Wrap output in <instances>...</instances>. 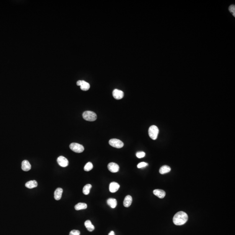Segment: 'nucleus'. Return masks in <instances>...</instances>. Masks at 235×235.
I'll list each match as a JSON object with an SVG mask.
<instances>
[{
  "label": "nucleus",
  "instance_id": "obj_1",
  "mask_svg": "<svg viewBox=\"0 0 235 235\" xmlns=\"http://www.w3.org/2000/svg\"><path fill=\"white\" fill-rule=\"evenodd\" d=\"M188 219V216L187 214L180 211L176 213L173 218V222L175 225L181 226L186 223Z\"/></svg>",
  "mask_w": 235,
  "mask_h": 235
},
{
  "label": "nucleus",
  "instance_id": "obj_2",
  "mask_svg": "<svg viewBox=\"0 0 235 235\" xmlns=\"http://www.w3.org/2000/svg\"><path fill=\"white\" fill-rule=\"evenodd\" d=\"M83 118L87 121H93L96 120V114L92 111H85L82 114Z\"/></svg>",
  "mask_w": 235,
  "mask_h": 235
},
{
  "label": "nucleus",
  "instance_id": "obj_3",
  "mask_svg": "<svg viewBox=\"0 0 235 235\" xmlns=\"http://www.w3.org/2000/svg\"><path fill=\"white\" fill-rule=\"evenodd\" d=\"M159 130L158 127L155 126H152L149 129V137L153 140H155L158 137Z\"/></svg>",
  "mask_w": 235,
  "mask_h": 235
},
{
  "label": "nucleus",
  "instance_id": "obj_4",
  "mask_svg": "<svg viewBox=\"0 0 235 235\" xmlns=\"http://www.w3.org/2000/svg\"><path fill=\"white\" fill-rule=\"evenodd\" d=\"M69 147L72 151L76 153H82L84 151V146L79 143H71Z\"/></svg>",
  "mask_w": 235,
  "mask_h": 235
},
{
  "label": "nucleus",
  "instance_id": "obj_5",
  "mask_svg": "<svg viewBox=\"0 0 235 235\" xmlns=\"http://www.w3.org/2000/svg\"><path fill=\"white\" fill-rule=\"evenodd\" d=\"M109 144L111 146L117 149H120L124 146V143L118 139H111L109 141Z\"/></svg>",
  "mask_w": 235,
  "mask_h": 235
},
{
  "label": "nucleus",
  "instance_id": "obj_6",
  "mask_svg": "<svg viewBox=\"0 0 235 235\" xmlns=\"http://www.w3.org/2000/svg\"><path fill=\"white\" fill-rule=\"evenodd\" d=\"M77 86H80L81 89L82 90L88 91L90 88V85L88 83L85 82V81L79 80L77 82Z\"/></svg>",
  "mask_w": 235,
  "mask_h": 235
},
{
  "label": "nucleus",
  "instance_id": "obj_7",
  "mask_svg": "<svg viewBox=\"0 0 235 235\" xmlns=\"http://www.w3.org/2000/svg\"><path fill=\"white\" fill-rule=\"evenodd\" d=\"M57 162L59 165L62 167H65L69 165V161L63 156H59L57 159Z\"/></svg>",
  "mask_w": 235,
  "mask_h": 235
},
{
  "label": "nucleus",
  "instance_id": "obj_8",
  "mask_svg": "<svg viewBox=\"0 0 235 235\" xmlns=\"http://www.w3.org/2000/svg\"><path fill=\"white\" fill-rule=\"evenodd\" d=\"M113 97L116 99H121L124 97V92L118 89H114L113 91Z\"/></svg>",
  "mask_w": 235,
  "mask_h": 235
},
{
  "label": "nucleus",
  "instance_id": "obj_9",
  "mask_svg": "<svg viewBox=\"0 0 235 235\" xmlns=\"http://www.w3.org/2000/svg\"><path fill=\"white\" fill-rule=\"evenodd\" d=\"M108 170L113 173L118 172L119 170V167L117 164L114 162H110L108 165Z\"/></svg>",
  "mask_w": 235,
  "mask_h": 235
},
{
  "label": "nucleus",
  "instance_id": "obj_10",
  "mask_svg": "<svg viewBox=\"0 0 235 235\" xmlns=\"http://www.w3.org/2000/svg\"><path fill=\"white\" fill-rule=\"evenodd\" d=\"M120 188V185L116 182H112L110 184L109 190L112 193H115Z\"/></svg>",
  "mask_w": 235,
  "mask_h": 235
},
{
  "label": "nucleus",
  "instance_id": "obj_11",
  "mask_svg": "<svg viewBox=\"0 0 235 235\" xmlns=\"http://www.w3.org/2000/svg\"><path fill=\"white\" fill-rule=\"evenodd\" d=\"M21 169L24 171H28L31 169V165L28 160H24L21 164Z\"/></svg>",
  "mask_w": 235,
  "mask_h": 235
},
{
  "label": "nucleus",
  "instance_id": "obj_12",
  "mask_svg": "<svg viewBox=\"0 0 235 235\" xmlns=\"http://www.w3.org/2000/svg\"><path fill=\"white\" fill-rule=\"evenodd\" d=\"M63 193V189L61 188H58L54 192V197L56 200H60L61 199Z\"/></svg>",
  "mask_w": 235,
  "mask_h": 235
},
{
  "label": "nucleus",
  "instance_id": "obj_13",
  "mask_svg": "<svg viewBox=\"0 0 235 235\" xmlns=\"http://www.w3.org/2000/svg\"><path fill=\"white\" fill-rule=\"evenodd\" d=\"M154 194L160 199L164 198L165 196V192L162 189H155L153 191Z\"/></svg>",
  "mask_w": 235,
  "mask_h": 235
},
{
  "label": "nucleus",
  "instance_id": "obj_14",
  "mask_svg": "<svg viewBox=\"0 0 235 235\" xmlns=\"http://www.w3.org/2000/svg\"><path fill=\"white\" fill-rule=\"evenodd\" d=\"M132 202V198L130 195L127 196L125 197L123 202V205L126 207H129L131 204Z\"/></svg>",
  "mask_w": 235,
  "mask_h": 235
},
{
  "label": "nucleus",
  "instance_id": "obj_15",
  "mask_svg": "<svg viewBox=\"0 0 235 235\" xmlns=\"http://www.w3.org/2000/svg\"><path fill=\"white\" fill-rule=\"evenodd\" d=\"M107 204L108 206H110L111 208L114 209L115 208L117 205V202L116 199L113 198H109L107 200Z\"/></svg>",
  "mask_w": 235,
  "mask_h": 235
},
{
  "label": "nucleus",
  "instance_id": "obj_16",
  "mask_svg": "<svg viewBox=\"0 0 235 235\" xmlns=\"http://www.w3.org/2000/svg\"><path fill=\"white\" fill-rule=\"evenodd\" d=\"M38 186V183L35 180H31L25 184V186L28 188H33Z\"/></svg>",
  "mask_w": 235,
  "mask_h": 235
},
{
  "label": "nucleus",
  "instance_id": "obj_17",
  "mask_svg": "<svg viewBox=\"0 0 235 235\" xmlns=\"http://www.w3.org/2000/svg\"><path fill=\"white\" fill-rule=\"evenodd\" d=\"M171 171V168L168 165H163L161 167L159 170V173L161 174H164Z\"/></svg>",
  "mask_w": 235,
  "mask_h": 235
},
{
  "label": "nucleus",
  "instance_id": "obj_18",
  "mask_svg": "<svg viewBox=\"0 0 235 235\" xmlns=\"http://www.w3.org/2000/svg\"><path fill=\"white\" fill-rule=\"evenodd\" d=\"M85 227L89 232H92L95 229V227L92 225L91 221L88 220L85 222Z\"/></svg>",
  "mask_w": 235,
  "mask_h": 235
},
{
  "label": "nucleus",
  "instance_id": "obj_19",
  "mask_svg": "<svg viewBox=\"0 0 235 235\" xmlns=\"http://www.w3.org/2000/svg\"><path fill=\"white\" fill-rule=\"evenodd\" d=\"M87 205L85 203H79L76 204L75 206V209L76 210L85 209H87Z\"/></svg>",
  "mask_w": 235,
  "mask_h": 235
},
{
  "label": "nucleus",
  "instance_id": "obj_20",
  "mask_svg": "<svg viewBox=\"0 0 235 235\" xmlns=\"http://www.w3.org/2000/svg\"><path fill=\"white\" fill-rule=\"evenodd\" d=\"M92 187V185L91 184H87L85 185L83 188V193L85 195L88 194L90 193V191Z\"/></svg>",
  "mask_w": 235,
  "mask_h": 235
},
{
  "label": "nucleus",
  "instance_id": "obj_21",
  "mask_svg": "<svg viewBox=\"0 0 235 235\" xmlns=\"http://www.w3.org/2000/svg\"><path fill=\"white\" fill-rule=\"evenodd\" d=\"M93 168V165H92V163L88 162L85 165L84 167V170L85 171L88 172L92 170Z\"/></svg>",
  "mask_w": 235,
  "mask_h": 235
},
{
  "label": "nucleus",
  "instance_id": "obj_22",
  "mask_svg": "<svg viewBox=\"0 0 235 235\" xmlns=\"http://www.w3.org/2000/svg\"><path fill=\"white\" fill-rule=\"evenodd\" d=\"M136 155L138 158L141 159V158H142L145 157L146 155V153L144 152H138L136 154Z\"/></svg>",
  "mask_w": 235,
  "mask_h": 235
},
{
  "label": "nucleus",
  "instance_id": "obj_23",
  "mask_svg": "<svg viewBox=\"0 0 235 235\" xmlns=\"http://www.w3.org/2000/svg\"><path fill=\"white\" fill-rule=\"evenodd\" d=\"M229 10L230 12L232 14V15H233L234 16H235V5H232L229 6Z\"/></svg>",
  "mask_w": 235,
  "mask_h": 235
},
{
  "label": "nucleus",
  "instance_id": "obj_24",
  "mask_svg": "<svg viewBox=\"0 0 235 235\" xmlns=\"http://www.w3.org/2000/svg\"><path fill=\"white\" fill-rule=\"evenodd\" d=\"M148 165V164L146 162H140L138 164V165H137V167L138 168L140 169V168H143V167H146Z\"/></svg>",
  "mask_w": 235,
  "mask_h": 235
},
{
  "label": "nucleus",
  "instance_id": "obj_25",
  "mask_svg": "<svg viewBox=\"0 0 235 235\" xmlns=\"http://www.w3.org/2000/svg\"><path fill=\"white\" fill-rule=\"evenodd\" d=\"M80 231L77 230H73L70 232L69 235H80Z\"/></svg>",
  "mask_w": 235,
  "mask_h": 235
},
{
  "label": "nucleus",
  "instance_id": "obj_26",
  "mask_svg": "<svg viewBox=\"0 0 235 235\" xmlns=\"http://www.w3.org/2000/svg\"><path fill=\"white\" fill-rule=\"evenodd\" d=\"M108 235H115V232H114V231H111V232H110L108 234Z\"/></svg>",
  "mask_w": 235,
  "mask_h": 235
}]
</instances>
